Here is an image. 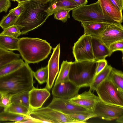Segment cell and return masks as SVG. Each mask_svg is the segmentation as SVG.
<instances>
[{
  "mask_svg": "<svg viewBox=\"0 0 123 123\" xmlns=\"http://www.w3.org/2000/svg\"><path fill=\"white\" fill-rule=\"evenodd\" d=\"M108 78L118 89L123 91V73L122 71L112 68Z\"/></svg>",
  "mask_w": 123,
  "mask_h": 123,
  "instance_id": "23",
  "label": "cell"
},
{
  "mask_svg": "<svg viewBox=\"0 0 123 123\" xmlns=\"http://www.w3.org/2000/svg\"><path fill=\"white\" fill-rule=\"evenodd\" d=\"M91 36L84 34L74 44L73 53L75 61H93Z\"/></svg>",
  "mask_w": 123,
  "mask_h": 123,
  "instance_id": "7",
  "label": "cell"
},
{
  "mask_svg": "<svg viewBox=\"0 0 123 123\" xmlns=\"http://www.w3.org/2000/svg\"><path fill=\"white\" fill-rule=\"evenodd\" d=\"M29 92H25L13 95L11 99L12 103L20 104L30 109Z\"/></svg>",
  "mask_w": 123,
  "mask_h": 123,
  "instance_id": "28",
  "label": "cell"
},
{
  "mask_svg": "<svg viewBox=\"0 0 123 123\" xmlns=\"http://www.w3.org/2000/svg\"><path fill=\"white\" fill-rule=\"evenodd\" d=\"M24 8V6L22 2L18 3V6L9 11L15 16L19 17L22 12Z\"/></svg>",
  "mask_w": 123,
  "mask_h": 123,
  "instance_id": "36",
  "label": "cell"
},
{
  "mask_svg": "<svg viewBox=\"0 0 123 123\" xmlns=\"http://www.w3.org/2000/svg\"><path fill=\"white\" fill-rule=\"evenodd\" d=\"M33 72L25 62L14 71L0 77V93L12 96L29 91L34 87Z\"/></svg>",
  "mask_w": 123,
  "mask_h": 123,
  "instance_id": "2",
  "label": "cell"
},
{
  "mask_svg": "<svg viewBox=\"0 0 123 123\" xmlns=\"http://www.w3.org/2000/svg\"><path fill=\"white\" fill-rule=\"evenodd\" d=\"M92 113L94 117L111 121L123 116V107L106 104L100 100L96 105Z\"/></svg>",
  "mask_w": 123,
  "mask_h": 123,
  "instance_id": "8",
  "label": "cell"
},
{
  "mask_svg": "<svg viewBox=\"0 0 123 123\" xmlns=\"http://www.w3.org/2000/svg\"><path fill=\"white\" fill-rule=\"evenodd\" d=\"M103 15L119 23L123 21L122 12H120L110 0H98Z\"/></svg>",
  "mask_w": 123,
  "mask_h": 123,
  "instance_id": "16",
  "label": "cell"
},
{
  "mask_svg": "<svg viewBox=\"0 0 123 123\" xmlns=\"http://www.w3.org/2000/svg\"><path fill=\"white\" fill-rule=\"evenodd\" d=\"M71 103L83 107L92 113L96 104L100 100L89 89L68 99Z\"/></svg>",
  "mask_w": 123,
  "mask_h": 123,
  "instance_id": "12",
  "label": "cell"
},
{
  "mask_svg": "<svg viewBox=\"0 0 123 123\" xmlns=\"http://www.w3.org/2000/svg\"><path fill=\"white\" fill-rule=\"evenodd\" d=\"M76 119L86 123V121L89 119L94 117L92 113L82 112L68 115Z\"/></svg>",
  "mask_w": 123,
  "mask_h": 123,
  "instance_id": "33",
  "label": "cell"
},
{
  "mask_svg": "<svg viewBox=\"0 0 123 123\" xmlns=\"http://www.w3.org/2000/svg\"><path fill=\"white\" fill-rule=\"evenodd\" d=\"M94 61H98L110 56L112 53L100 38L91 37Z\"/></svg>",
  "mask_w": 123,
  "mask_h": 123,
  "instance_id": "17",
  "label": "cell"
},
{
  "mask_svg": "<svg viewBox=\"0 0 123 123\" xmlns=\"http://www.w3.org/2000/svg\"><path fill=\"white\" fill-rule=\"evenodd\" d=\"M12 96L8 94H2L0 99V106L4 109L9 106L12 104L11 99Z\"/></svg>",
  "mask_w": 123,
  "mask_h": 123,
  "instance_id": "34",
  "label": "cell"
},
{
  "mask_svg": "<svg viewBox=\"0 0 123 123\" xmlns=\"http://www.w3.org/2000/svg\"><path fill=\"white\" fill-rule=\"evenodd\" d=\"M18 17L9 12L6 15L4 16L0 22V26L3 30L15 25Z\"/></svg>",
  "mask_w": 123,
  "mask_h": 123,
  "instance_id": "29",
  "label": "cell"
},
{
  "mask_svg": "<svg viewBox=\"0 0 123 123\" xmlns=\"http://www.w3.org/2000/svg\"><path fill=\"white\" fill-rule=\"evenodd\" d=\"M80 88L70 80L55 84L52 90L53 97L69 99L78 94Z\"/></svg>",
  "mask_w": 123,
  "mask_h": 123,
  "instance_id": "11",
  "label": "cell"
},
{
  "mask_svg": "<svg viewBox=\"0 0 123 123\" xmlns=\"http://www.w3.org/2000/svg\"><path fill=\"white\" fill-rule=\"evenodd\" d=\"M12 0V1H14V2H15L16 1V0Z\"/></svg>",
  "mask_w": 123,
  "mask_h": 123,
  "instance_id": "45",
  "label": "cell"
},
{
  "mask_svg": "<svg viewBox=\"0 0 123 123\" xmlns=\"http://www.w3.org/2000/svg\"><path fill=\"white\" fill-rule=\"evenodd\" d=\"M52 47L46 40L37 38H19L18 50L25 62L37 63L47 58Z\"/></svg>",
  "mask_w": 123,
  "mask_h": 123,
  "instance_id": "3",
  "label": "cell"
},
{
  "mask_svg": "<svg viewBox=\"0 0 123 123\" xmlns=\"http://www.w3.org/2000/svg\"><path fill=\"white\" fill-rule=\"evenodd\" d=\"M30 111L43 116L51 123H85L83 121L73 118L47 106L37 109L30 110Z\"/></svg>",
  "mask_w": 123,
  "mask_h": 123,
  "instance_id": "9",
  "label": "cell"
},
{
  "mask_svg": "<svg viewBox=\"0 0 123 123\" xmlns=\"http://www.w3.org/2000/svg\"><path fill=\"white\" fill-rule=\"evenodd\" d=\"M109 48L112 53L117 50H120L123 53V40L118 41L111 44L110 45Z\"/></svg>",
  "mask_w": 123,
  "mask_h": 123,
  "instance_id": "35",
  "label": "cell"
},
{
  "mask_svg": "<svg viewBox=\"0 0 123 123\" xmlns=\"http://www.w3.org/2000/svg\"><path fill=\"white\" fill-rule=\"evenodd\" d=\"M112 67L107 64L104 69L94 77L92 84L89 86L90 90H96L97 87L109 76Z\"/></svg>",
  "mask_w": 123,
  "mask_h": 123,
  "instance_id": "21",
  "label": "cell"
},
{
  "mask_svg": "<svg viewBox=\"0 0 123 123\" xmlns=\"http://www.w3.org/2000/svg\"><path fill=\"white\" fill-rule=\"evenodd\" d=\"M72 15L75 20L81 22H99L112 24L119 23L103 15L98 1L90 4L79 6L72 10Z\"/></svg>",
  "mask_w": 123,
  "mask_h": 123,
  "instance_id": "5",
  "label": "cell"
},
{
  "mask_svg": "<svg viewBox=\"0 0 123 123\" xmlns=\"http://www.w3.org/2000/svg\"><path fill=\"white\" fill-rule=\"evenodd\" d=\"M22 3L24 9L15 24L23 27L21 35L37 28L45 21L49 16L47 10L50 0H32Z\"/></svg>",
  "mask_w": 123,
  "mask_h": 123,
  "instance_id": "1",
  "label": "cell"
},
{
  "mask_svg": "<svg viewBox=\"0 0 123 123\" xmlns=\"http://www.w3.org/2000/svg\"><path fill=\"white\" fill-rule=\"evenodd\" d=\"M71 9H61L56 10L54 13V18L57 20L61 21L65 23L68 19L70 18L69 12Z\"/></svg>",
  "mask_w": 123,
  "mask_h": 123,
  "instance_id": "32",
  "label": "cell"
},
{
  "mask_svg": "<svg viewBox=\"0 0 123 123\" xmlns=\"http://www.w3.org/2000/svg\"><path fill=\"white\" fill-rule=\"evenodd\" d=\"M25 116L4 111L0 113V121H11L15 123L21 122L28 118Z\"/></svg>",
  "mask_w": 123,
  "mask_h": 123,
  "instance_id": "26",
  "label": "cell"
},
{
  "mask_svg": "<svg viewBox=\"0 0 123 123\" xmlns=\"http://www.w3.org/2000/svg\"><path fill=\"white\" fill-rule=\"evenodd\" d=\"M116 121L118 123H123V116L118 118L116 119Z\"/></svg>",
  "mask_w": 123,
  "mask_h": 123,
  "instance_id": "41",
  "label": "cell"
},
{
  "mask_svg": "<svg viewBox=\"0 0 123 123\" xmlns=\"http://www.w3.org/2000/svg\"><path fill=\"white\" fill-rule=\"evenodd\" d=\"M118 10L122 12L123 8V0H110Z\"/></svg>",
  "mask_w": 123,
  "mask_h": 123,
  "instance_id": "39",
  "label": "cell"
},
{
  "mask_svg": "<svg viewBox=\"0 0 123 123\" xmlns=\"http://www.w3.org/2000/svg\"><path fill=\"white\" fill-rule=\"evenodd\" d=\"M23 28L20 25H15L4 29L0 34L18 38L21 35L20 30Z\"/></svg>",
  "mask_w": 123,
  "mask_h": 123,
  "instance_id": "31",
  "label": "cell"
},
{
  "mask_svg": "<svg viewBox=\"0 0 123 123\" xmlns=\"http://www.w3.org/2000/svg\"><path fill=\"white\" fill-rule=\"evenodd\" d=\"M19 38L0 34V47L8 50H18Z\"/></svg>",
  "mask_w": 123,
  "mask_h": 123,
  "instance_id": "20",
  "label": "cell"
},
{
  "mask_svg": "<svg viewBox=\"0 0 123 123\" xmlns=\"http://www.w3.org/2000/svg\"><path fill=\"white\" fill-rule=\"evenodd\" d=\"M108 47L111 44L123 40V27L121 24H112L104 31L100 38Z\"/></svg>",
  "mask_w": 123,
  "mask_h": 123,
  "instance_id": "14",
  "label": "cell"
},
{
  "mask_svg": "<svg viewBox=\"0 0 123 123\" xmlns=\"http://www.w3.org/2000/svg\"><path fill=\"white\" fill-rule=\"evenodd\" d=\"M11 4L10 0H0V13L3 12L6 13Z\"/></svg>",
  "mask_w": 123,
  "mask_h": 123,
  "instance_id": "37",
  "label": "cell"
},
{
  "mask_svg": "<svg viewBox=\"0 0 123 123\" xmlns=\"http://www.w3.org/2000/svg\"><path fill=\"white\" fill-rule=\"evenodd\" d=\"M20 59V55L0 47V68L7 64Z\"/></svg>",
  "mask_w": 123,
  "mask_h": 123,
  "instance_id": "22",
  "label": "cell"
},
{
  "mask_svg": "<svg viewBox=\"0 0 123 123\" xmlns=\"http://www.w3.org/2000/svg\"><path fill=\"white\" fill-rule=\"evenodd\" d=\"M4 111L27 117L30 112V109L23 105L12 103L8 107L4 109Z\"/></svg>",
  "mask_w": 123,
  "mask_h": 123,
  "instance_id": "27",
  "label": "cell"
},
{
  "mask_svg": "<svg viewBox=\"0 0 123 123\" xmlns=\"http://www.w3.org/2000/svg\"><path fill=\"white\" fill-rule=\"evenodd\" d=\"M47 106L67 115L79 113H91L83 107L71 103L68 99L54 97Z\"/></svg>",
  "mask_w": 123,
  "mask_h": 123,
  "instance_id": "10",
  "label": "cell"
},
{
  "mask_svg": "<svg viewBox=\"0 0 123 123\" xmlns=\"http://www.w3.org/2000/svg\"><path fill=\"white\" fill-rule=\"evenodd\" d=\"M60 52V44L53 49V52L48 62V76L46 87L50 90L59 72V61Z\"/></svg>",
  "mask_w": 123,
  "mask_h": 123,
  "instance_id": "13",
  "label": "cell"
},
{
  "mask_svg": "<svg viewBox=\"0 0 123 123\" xmlns=\"http://www.w3.org/2000/svg\"><path fill=\"white\" fill-rule=\"evenodd\" d=\"M2 95V94L0 93V98Z\"/></svg>",
  "mask_w": 123,
  "mask_h": 123,
  "instance_id": "44",
  "label": "cell"
},
{
  "mask_svg": "<svg viewBox=\"0 0 123 123\" xmlns=\"http://www.w3.org/2000/svg\"><path fill=\"white\" fill-rule=\"evenodd\" d=\"M32 0H16V1L18 2V3L28 1Z\"/></svg>",
  "mask_w": 123,
  "mask_h": 123,
  "instance_id": "42",
  "label": "cell"
},
{
  "mask_svg": "<svg viewBox=\"0 0 123 123\" xmlns=\"http://www.w3.org/2000/svg\"><path fill=\"white\" fill-rule=\"evenodd\" d=\"M79 6L76 3L72 0H50L47 12L49 16L59 9H65L73 10Z\"/></svg>",
  "mask_w": 123,
  "mask_h": 123,
  "instance_id": "19",
  "label": "cell"
},
{
  "mask_svg": "<svg viewBox=\"0 0 123 123\" xmlns=\"http://www.w3.org/2000/svg\"><path fill=\"white\" fill-rule=\"evenodd\" d=\"M25 62L21 59L12 61L0 68V77L10 73L18 69Z\"/></svg>",
  "mask_w": 123,
  "mask_h": 123,
  "instance_id": "24",
  "label": "cell"
},
{
  "mask_svg": "<svg viewBox=\"0 0 123 123\" xmlns=\"http://www.w3.org/2000/svg\"><path fill=\"white\" fill-rule=\"evenodd\" d=\"M29 95L30 109H35L42 107L50 93L46 88L40 89L34 87L29 91Z\"/></svg>",
  "mask_w": 123,
  "mask_h": 123,
  "instance_id": "15",
  "label": "cell"
},
{
  "mask_svg": "<svg viewBox=\"0 0 123 123\" xmlns=\"http://www.w3.org/2000/svg\"><path fill=\"white\" fill-rule=\"evenodd\" d=\"M33 76L38 83L42 84L47 82L48 79V73L47 65L33 72Z\"/></svg>",
  "mask_w": 123,
  "mask_h": 123,
  "instance_id": "30",
  "label": "cell"
},
{
  "mask_svg": "<svg viewBox=\"0 0 123 123\" xmlns=\"http://www.w3.org/2000/svg\"><path fill=\"white\" fill-rule=\"evenodd\" d=\"M97 65V62L94 61L72 62L69 80L80 88L89 86L94 79Z\"/></svg>",
  "mask_w": 123,
  "mask_h": 123,
  "instance_id": "4",
  "label": "cell"
},
{
  "mask_svg": "<svg viewBox=\"0 0 123 123\" xmlns=\"http://www.w3.org/2000/svg\"><path fill=\"white\" fill-rule=\"evenodd\" d=\"M76 3L79 6L86 4L88 3L87 0H72Z\"/></svg>",
  "mask_w": 123,
  "mask_h": 123,
  "instance_id": "40",
  "label": "cell"
},
{
  "mask_svg": "<svg viewBox=\"0 0 123 123\" xmlns=\"http://www.w3.org/2000/svg\"><path fill=\"white\" fill-rule=\"evenodd\" d=\"M72 62L67 60L63 61L55 84L70 80L69 74Z\"/></svg>",
  "mask_w": 123,
  "mask_h": 123,
  "instance_id": "25",
  "label": "cell"
},
{
  "mask_svg": "<svg viewBox=\"0 0 123 123\" xmlns=\"http://www.w3.org/2000/svg\"><path fill=\"white\" fill-rule=\"evenodd\" d=\"M96 91L101 101L123 107V91L118 89L108 77L97 87Z\"/></svg>",
  "mask_w": 123,
  "mask_h": 123,
  "instance_id": "6",
  "label": "cell"
},
{
  "mask_svg": "<svg viewBox=\"0 0 123 123\" xmlns=\"http://www.w3.org/2000/svg\"><path fill=\"white\" fill-rule=\"evenodd\" d=\"M83 27L84 34L100 38L105 30L112 24L99 22H81Z\"/></svg>",
  "mask_w": 123,
  "mask_h": 123,
  "instance_id": "18",
  "label": "cell"
},
{
  "mask_svg": "<svg viewBox=\"0 0 123 123\" xmlns=\"http://www.w3.org/2000/svg\"><path fill=\"white\" fill-rule=\"evenodd\" d=\"M95 76L103 70L107 64V61L105 59L99 60L98 61Z\"/></svg>",
  "mask_w": 123,
  "mask_h": 123,
  "instance_id": "38",
  "label": "cell"
},
{
  "mask_svg": "<svg viewBox=\"0 0 123 123\" xmlns=\"http://www.w3.org/2000/svg\"><path fill=\"white\" fill-rule=\"evenodd\" d=\"M4 108L0 106V113L4 111Z\"/></svg>",
  "mask_w": 123,
  "mask_h": 123,
  "instance_id": "43",
  "label": "cell"
}]
</instances>
